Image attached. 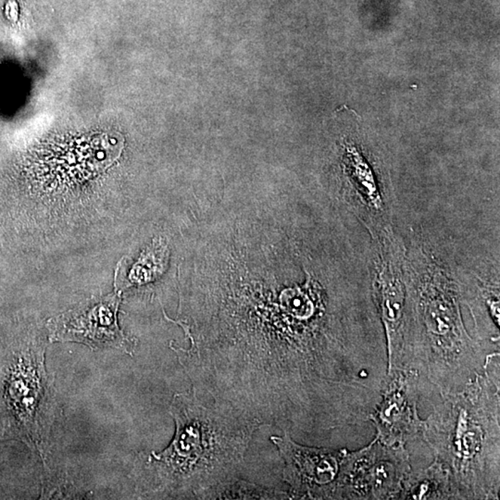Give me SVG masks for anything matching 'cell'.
Returning <instances> with one entry per match:
<instances>
[{
	"instance_id": "obj_3",
	"label": "cell",
	"mask_w": 500,
	"mask_h": 500,
	"mask_svg": "<svg viewBox=\"0 0 500 500\" xmlns=\"http://www.w3.org/2000/svg\"><path fill=\"white\" fill-rule=\"evenodd\" d=\"M462 300L461 289L446 275L409 282L400 368L417 373L421 392L422 385L441 397L462 390L494 353L466 330Z\"/></svg>"
},
{
	"instance_id": "obj_1",
	"label": "cell",
	"mask_w": 500,
	"mask_h": 500,
	"mask_svg": "<svg viewBox=\"0 0 500 500\" xmlns=\"http://www.w3.org/2000/svg\"><path fill=\"white\" fill-rule=\"evenodd\" d=\"M176 422L164 452L147 458L154 492L205 496L235 479L253 435L262 423L231 405L206 404L194 388L174 395L170 410Z\"/></svg>"
},
{
	"instance_id": "obj_9",
	"label": "cell",
	"mask_w": 500,
	"mask_h": 500,
	"mask_svg": "<svg viewBox=\"0 0 500 500\" xmlns=\"http://www.w3.org/2000/svg\"><path fill=\"white\" fill-rule=\"evenodd\" d=\"M418 376L407 368L388 371L383 383L381 398L369 421L377 440L388 446L404 445L422 437L425 421L420 418Z\"/></svg>"
},
{
	"instance_id": "obj_8",
	"label": "cell",
	"mask_w": 500,
	"mask_h": 500,
	"mask_svg": "<svg viewBox=\"0 0 500 500\" xmlns=\"http://www.w3.org/2000/svg\"><path fill=\"white\" fill-rule=\"evenodd\" d=\"M121 293L91 299L48 321L51 342H76L97 351L117 349L132 353V343L118 325Z\"/></svg>"
},
{
	"instance_id": "obj_5",
	"label": "cell",
	"mask_w": 500,
	"mask_h": 500,
	"mask_svg": "<svg viewBox=\"0 0 500 500\" xmlns=\"http://www.w3.org/2000/svg\"><path fill=\"white\" fill-rule=\"evenodd\" d=\"M271 441L283 459L288 499H344L351 452L303 446L287 431Z\"/></svg>"
},
{
	"instance_id": "obj_10",
	"label": "cell",
	"mask_w": 500,
	"mask_h": 500,
	"mask_svg": "<svg viewBox=\"0 0 500 500\" xmlns=\"http://www.w3.org/2000/svg\"><path fill=\"white\" fill-rule=\"evenodd\" d=\"M398 499H462L449 466L435 457L429 467L410 472Z\"/></svg>"
},
{
	"instance_id": "obj_6",
	"label": "cell",
	"mask_w": 500,
	"mask_h": 500,
	"mask_svg": "<svg viewBox=\"0 0 500 500\" xmlns=\"http://www.w3.org/2000/svg\"><path fill=\"white\" fill-rule=\"evenodd\" d=\"M376 265L372 296L385 329L388 372L401 367L409 287L403 252L391 233L380 238Z\"/></svg>"
},
{
	"instance_id": "obj_2",
	"label": "cell",
	"mask_w": 500,
	"mask_h": 500,
	"mask_svg": "<svg viewBox=\"0 0 500 500\" xmlns=\"http://www.w3.org/2000/svg\"><path fill=\"white\" fill-rule=\"evenodd\" d=\"M441 398L425 420L422 440L449 466L462 499H499V351L462 390Z\"/></svg>"
},
{
	"instance_id": "obj_4",
	"label": "cell",
	"mask_w": 500,
	"mask_h": 500,
	"mask_svg": "<svg viewBox=\"0 0 500 500\" xmlns=\"http://www.w3.org/2000/svg\"><path fill=\"white\" fill-rule=\"evenodd\" d=\"M46 346L44 340L31 341L15 354L2 394L14 427L44 462L58 410L54 377L46 369Z\"/></svg>"
},
{
	"instance_id": "obj_7",
	"label": "cell",
	"mask_w": 500,
	"mask_h": 500,
	"mask_svg": "<svg viewBox=\"0 0 500 500\" xmlns=\"http://www.w3.org/2000/svg\"><path fill=\"white\" fill-rule=\"evenodd\" d=\"M410 472L404 445L388 446L374 438L369 446L351 452L344 499H398Z\"/></svg>"
}]
</instances>
